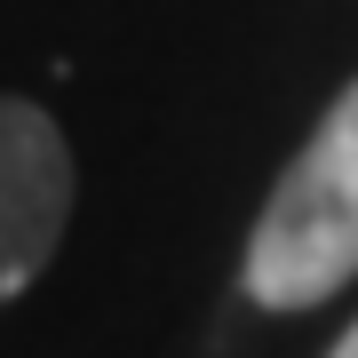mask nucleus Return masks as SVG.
<instances>
[{
    "mask_svg": "<svg viewBox=\"0 0 358 358\" xmlns=\"http://www.w3.org/2000/svg\"><path fill=\"white\" fill-rule=\"evenodd\" d=\"M350 279H358V80L334 96L319 136L294 152L247 239V294L263 310H310Z\"/></svg>",
    "mask_w": 358,
    "mask_h": 358,
    "instance_id": "nucleus-1",
    "label": "nucleus"
},
{
    "mask_svg": "<svg viewBox=\"0 0 358 358\" xmlns=\"http://www.w3.org/2000/svg\"><path fill=\"white\" fill-rule=\"evenodd\" d=\"M72 215V152L40 103L0 96V303H16L56 255Z\"/></svg>",
    "mask_w": 358,
    "mask_h": 358,
    "instance_id": "nucleus-2",
    "label": "nucleus"
},
{
    "mask_svg": "<svg viewBox=\"0 0 358 358\" xmlns=\"http://www.w3.org/2000/svg\"><path fill=\"white\" fill-rule=\"evenodd\" d=\"M327 358H358V327H350V334H343V343H334Z\"/></svg>",
    "mask_w": 358,
    "mask_h": 358,
    "instance_id": "nucleus-3",
    "label": "nucleus"
}]
</instances>
